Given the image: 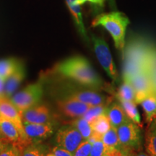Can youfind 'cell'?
Wrapping results in <instances>:
<instances>
[{
	"mask_svg": "<svg viewBox=\"0 0 156 156\" xmlns=\"http://www.w3.org/2000/svg\"><path fill=\"white\" fill-rule=\"evenodd\" d=\"M117 100L119 101L121 106L124 108L129 119H130L134 123L137 124L140 127H142V124L141 122V118H140L138 109L136 108V103L134 102V101H125L120 98H117Z\"/></svg>",
	"mask_w": 156,
	"mask_h": 156,
	"instance_id": "cell-19",
	"label": "cell"
},
{
	"mask_svg": "<svg viewBox=\"0 0 156 156\" xmlns=\"http://www.w3.org/2000/svg\"><path fill=\"white\" fill-rule=\"evenodd\" d=\"M92 41L95 54L99 63L102 66L103 69L106 71L107 75L113 80L115 82L119 81V77L114 62L113 61L108 44L103 38L95 36L94 35H92Z\"/></svg>",
	"mask_w": 156,
	"mask_h": 156,
	"instance_id": "cell-6",
	"label": "cell"
},
{
	"mask_svg": "<svg viewBox=\"0 0 156 156\" xmlns=\"http://www.w3.org/2000/svg\"><path fill=\"white\" fill-rule=\"evenodd\" d=\"M23 151L17 146L9 144L8 146L0 154V156H21Z\"/></svg>",
	"mask_w": 156,
	"mask_h": 156,
	"instance_id": "cell-29",
	"label": "cell"
},
{
	"mask_svg": "<svg viewBox=\"0 0 156 156\" xmlns=\"http://www.w3.org/2000/svg\"><path fill=\"white\" fill-rule=\"evenodd\" d=\"M129 154L125 151H121L116 148H108L103 156H129Z\"/></svg>",
	"mask_w": 156,
	"mask_h": 156,
	"instance_id": "cell-32",
	"label": "cell"
},
{
	"mask_svg": "<svg viewBox=\"0 0 156 156\" xmlns=\"http://www.w3.org/2000/svg\"><path fill=\"white\" fill-rule=\"evenodd\" d=\"M147 124L145 132V151L150 156H156V117Z\"/></svg>",
	"mask_w": 156,
	"mask_h": 156,
	"instance_id": "cell-17",
	"label": "cell"
},
{
	"mask_svg": "<svg viewBox=\"0 0 156 156\" xmlns=\"http://www.w3.org/2000/svg\"><path fill=\"white\" fill-rule=\"evenodd\" d=\"M156 45L143 37H134L124 46L123 80L142 73H147Z\"/></svg>",
	"mask_w": 156,
	"mask_h": 156,
	"instance_id": "cell-1",
	"label": "cell"
},
{
	"mask_svg": "<svg viewBox=\"0 0 156 156\" xmlns=\"http://www.w3.org/2000/svg\"><path fill=\"white\" fill-rule=\"evenodd\" d=\"M0 138H2V136H1V133H0Z\"/></svg>",
	"mask_w": 156,
	"mask_h": 156,
	"instance_id": "cell-39",
	"label": "cell"
},
{
	"mask_svg": "<svg viewBox=\"0 0 156 156\" xmlns=\"http://www.w3.org/2000/svg\"><path fill=\"white\" fill-rule=\"evenodd\" d=\"M70 125L73 126L81 134L84 140H87L93 133L90 124L83 116L75 119L70 122Z\"/></svg>",
	"mask_w": 156,
	"mask_h": 156,
	"instance_id": "cell-24",
	"label": "cell"
},
{
	"mask_svg": "<svg viewBox=\"0 0 156 156\" xmlns=\"http://www.w3.org/2000/svg\"><path fill=\"white\" fill-rule=\"evenodd\" d=\"M0 116L12 121L17 126L21 134L26 139H29L25 132L21 113L11 101L7 100L5 98H3L0 101Z\"/></svg>",
	"mask_w": 156,
	"mask_h": 156,
	"instance_id": "cell-12",
	"label": "cell"
},
{
	"mask_svg": "<svg viewBox=\"0 0 156 156\" xmlns=\"http://www.w3.org/2000/svg\"><path fill=\"white\" fill-rule=\"evenodd\" d=\"M55 156H73V154L71 153L70 152L66 151V150L61 148L59 147H55L52 151Z\"/></svg>",
	"mask_w": 156,
	"mask_h": 156,
	"instance_id": "cell-33",
	"label": "cell"
},
{
	"mask_svg": "<svg viewBox=\"0 0 156 156\" xmlns=\"http://www.w3.org/2000/svg\"><path fill=\"white\" fill-rule=\"evenodd\" d=\"M106 114L112 126L115 128L119 127L129 120V118L126 116L124 108H122L121 104H119L117 103H113L108 107Z\"/></svg>",
	"mask_w": 156,
	"mask_h": 156,
	"instance_id": "cell-16",
	"label": "cell"
},
{
	"mask_svg": "<svg viewBox=\"0 0 156 156\" xmlns=\"http://www.w3.org/2000/svg\"><path fill=\"white\" fill-rule=\"evenodd\" d=\"M122 151L130 154L142 149V134L140 127L129 119L116 128Z\"/></svg>",
	"mask_w": 156,
	"mask_h": 156,
	"instance_id": "cell-4",
	"label": "cell"
},
{
	"mask_svg": "<svg viewBox=\"0 0 156 156\" xmlns=\"http://www.w3.org/2000/svg\"><path fill=\"white\" fill-rule=\"evenodd\" d=\"M75 0H66V2L69 7L70 12H71L72 15H73L74 21H75L76 26L79 30L80 34L82 35V36L84 38L86 39L87 41V36L86 34V30H85V25H84L83 19V15H82L81 8L80 6L74 2Z\"/></svg>",
	"mask_w": 156,
	"mask_h": 156,
	"instance_id": "cell-18",
	"label": "cell"
},
{
	"mask_svg": "<svg viewBox=\"0 0 156 156\" xmlns=\"http://www.w3.org/2000/svg\"><path fill=\"white\" fill-rule=\"evenodd\" d=\"M9 143L6 140L0 138V154L2 153V151L7 147Z\"/></svg>",
	"mask_w": 156,
	"mask_h": 156,
	"instance_id": "cell-36",
	"label": "cell"
},
{
	"mask_svg": "<svg viewBox=\"0 0 156 156\" xmlns=\"http://www.w3.org/2000/svg\"><path fill=\"white\" fill-rule=\"evenodd\" d=\"M129 20L125 15L119 12L97 16L92 22L93 27L102 26L112 35L115 46L123 53L125 46V34Z\"/></svg>",
	"mask_w": 156,
	"mask_h": 156,
	"instance_id": "cell-3",
	"label": "cell"
},
{
	"mask_svg": "<svg viewBox=\"0 0 156 156\" xmlns=\"http://www.w3.org/2000/svg\"><path fill=\"white\" fill-rule=\"evenodd\" d=\"M56 105L58 111L62 114L72 119H77L83 116L85 112L91 106L86 103L70 98H64L61 100H58Z\"/></svg>",
	"mask_w": 156,
	"mask_h": 156,
	"instance_id": "cell-10",
	"label": "cell"
},
{
	"mask_svg": "<svg viewBox=\"0 0 156 156\" xmlns=\"http://www.w3.org/2000/svg\"><path fill=\"white\" fill-rule=\"evenodd\" d=\"M123 83L121 85L117 92L114 93L116 98H120L122 100L134 101H135V91L131 85V83L127 80H123Z\"/></svg>",
	"mask_w": 156,
	"mask_h": 156,
	"instance_id": "cell-25",
	"label": "cell"
},
{
	"mask_svg": "<svg viewBox=\"0 0 156 156\" xmlns=\"http://www.w3.org/2000/svg\"><path fill=\"white\" fill-rule=\"evenodd\" d=\"M93 132L103 136L112 126L106 113L97 117L92 123H90Z\"/></svg>",
	"mask_w": 156,
	"mask_h": 156,
	"instance_id": "cell-22",
	"label": "cell"
},
{
	"mask_svg": "<svg viewBox=\"0 0 156 156\" xmlns=\"http://www.w3.org/2000/svg\"><path fill=\"white\" fill-rule=\"evenodd\" d=\"M0 133L2 139L6 140L9 144L17 146L22 151L32 145V142L21 134L14 123L2 116H0Z\"/></svg>",
	"mask_w": 156,
	"mask_h": 156,
	"instance_id": "cell-7",
	"label": "cell"
},
{
	"mask_svg": "<svg viewBox=\"0 0 156 156\" xmlns=\"http://www.w3.org/2000/svg\"><path fill=\"white\" fill-rule=\"evenodd\" d=\"M65 98L75 99L90 106L109 105L111 98L93 90H76L69 93Z\"/></svg>",
	"mask_w": 156,
	"mask_h": 156,
	"instance_id": "cell-11",
	"label": "cell"
},
{
	"mask_svg": "<svg viewBox=\"0 0 156 156\" xmlns=\"http://www.w3.org/2000/svg\"><path fill=\"white\" fill-rule=\"evenodd\" d=\"M135 91L136 104H140L145 98L156 93V88L151 76L147 73H142L133 76L127 80Z\"/></svg>",
	"mask_w": 156,
	"mask_h": 156,
	"instance_id": "cell-8",
	"label": "cell"
},
{
	"mask_svg": "<svg viewBox=\"0 0 156 156\" xmlns=\"http://www.w3.org/2000/svg\"><path fill=\"white\" fill-rule=\"evenodd\" d=\"M147 73L151 76L154 85H155L156 88V48L155 51H154L151 64H150L149 67H148Z\"/></svg>",
	"mask_w": 156,
	"mask_h": 156,
	"instance_id": "cell-31",
	"label": "cell"
},
{
	"mask_svg": "<svg viewBox=\"0 0 156 156\" xmlns=\"http://www.w3.org/2000/svg\"><path fill=\"white\" fill-rule=\"evenodd\" d=\"M93 144L88 140H83L74 152L73 156H89Z\"/></svg>",
	"mask_w": 156,
	"mask_h": 156,
	"instance_id": "cell-27",
	"label": "cell"
},
{
	"mask_svg": "<svg viewBox=\"0 0 156 156\" xmlns=\"http://www.w3.org/2000/svg\"><path fill=\"white\" fill-rule=\"evenodd\" d=\"M108 105H98V106H91L88 110L83 115V118H85L90 124L92 123L97 117L100 115L106 113Z\"/></svg>",
	"mask_w": 156,
	"mask_h": 156,
	"instance_id": "cell-26",
	"label": "cell"
},
{
	"mask_svg": "<svg viewBox=\"0 0 156 156\" xmlns=\"http://www.w3.org/2000/svg\"><path fill=\"white\" fill-rule=\"evenodd\" d=\"M83 140L81 134L72 125L60 129L56 136V142L58 147L63 148L73 154Z\"/></svg>",
	"mask_w": 156,
	"mask_h": 156,
	"instance_id": "cell-9",
	"label": "cell"
},
{
	"mask_svg": "<svg viewBox=\"0 0 156 156\" xmlns=\"http://www.w3.org/2000/svg\"><path fill=\"white\" fill-rule=\"evenodd\" d=\"M140 104L145 112L146 121L149 123L156 117V93L145 98Z\"/></svg>",
	"mask_w": 156,
	"mask_h": 156,
	"instance_id": "cell-21",
	"label": "cell"
},
{
	"mask_svg": "<svg viewBox=\"0 0 156 156\" xmlns=\"http://www.w3.org/2000/svg\"><path fill=\"white\" fill-rule=\"evenodd\" d=\"M129 156H150L147 153L142 152L141 151H134L130 153Z\"/></svg>",
	"mask_w": 156,
	"mask_h": 156,
	"instance_id": "cell-37",
	"label": "cell"
},
{
	"mask_svg": "<svg viewBox=\"0 0 156 156\" xmlns=\"http://www.w3.org/2000/svg\"><path fill=\"white\" fill-rule=\"evenodd\" d=\"M21 156H45L43 152L36 146L30 145L25 147L22 152Z\"/></svg>",
	"mask_w": 156,
	"mask_h": 156,
	"instance_id": "cell-30",
	"label": "cell"
},
{
	"mask_svg": "<svg viewBox=\"0 0 156 156\" xmlns=\"http://www.w3.org/2000/svg\"><path fill=\"white\" fill-rule=\"evenodd\" d=\"M44 94V87L41 82L30 84L24 89L11 96V102L22 113L35 106L41 101Z\"/></svg>",
	"mask_w": 156,
	"mask_h": 156,
	"instance_id": "cell-5",
	"label": "cell"
},
{
	"mask_svg": "<svg viewBox=\"0 0 156 156\" xmlns=\"http://www.w3.org/2000/svg\"><path fill=\"white\" fill-rule=\"evenodd\" d=\"M3 98H5V97H3V96H2V95H0V101H1V100Z\"/></svg>",
	"mask_w": 156,
	"mask_h": 156,
	"instance_id": "cell-38",
	"label": "cell"
},
{
	"mask_svg": "<svg viewBox=\"0 0 156 156\" xmlns=\"http://www.w3.org/2000/svg\"><path fill=\"white\" fill-rule=\"evenodd\" d=\"M108 149L102 140H98L92 145L89 156H103Z\"/></svg>",
	"mask_w": 156,
	"mask_h": 156,
	"instance_id": "cell-28",
	"label": "cell"
},
{
	"mask_svg": "<svg viewBox=\"0 0 156 156\" xmlns=\"http://www.w3.org/2000/svg\"><path fill=\"white\" fill-rule=\"evenodd\" d=\"M55 71L62 77L73 80L84 86L95 89L104 87L102 79L93 69L88 60L83 56H75L59 62L56 65Z\"/></svg>",
	"mask_w": 156,
	"mask_h": 156,
	"instance_id": "cell-2",
	"label": "cell"
},
{
	"mask_svg": "<svg viewBox=\"0 0 156 156\" xmlns=\"http://www.w3.org/2000/svg\"><path fill=\"white\" fill-rule=\"evenodd\" d=\"M101 140L105 145L108 148H116V149L122 151L121 147L119 140L118 133L116 128L112 126L111 128L102 136Z\"/></svg>",
	"mask_w": 156,
	"mask_h": 156,
	"instance_id": "cell-23",
	"label": "cell"
},
{
	"mask_svg": "<svg viewBox=\"0 0 156 156\" xmlns=\"http://www.w3.org/2000/svg\"><path fill=\"white\" fill-rule=\"evenodd\" d=\"M25 77L24 65L21 63L16 70L5 80V97L9 98L12 95L21 82Z\"/></svg>",
	"mask_w": 156,
	"mask_h": 156,
	"instance_id": "cell-15",
	"label": "cell"
},
{
	"mask_svg": "<svg viewBox=\"0 0 156 156\" xmlns=\"http://www.w3.org/2000/svg\"><path fill=\"white\" fill-rule=\"evenodd\" d=\"M105 1H106V0H75V1H74V2H75V4H77V5H83L84 3L88 2L94 4V5L103 6V3H104Z\"/></svg>",
	"mask_w": 156,
	"mask_h": 156,
	"instance_id": "cell-34",
	"label": "cell"
},
{
	"mask_svg": "<svg viewBox=\"0 0 156 156\" xmlns=\"http://www.w3.org/2000/svg\"><path fill=\"white\" fill-rule=\"evenodd\" d=\"M25 134L32 143L46 139L53 133V126L50 122L45 124H33L23 122Z\"/></svg>",
	"mask_w": 156,
	"mask_h": 156,
	"instance_id": "cell-13",
	"label": "cell"
},
{
	"mask_svg": "<svg viewBox=\"0 0 156 156\" xmlns=\"http://www.w3.org/2000/svg\"><path fill=\"white\" fill-rule=\"evenodd\" d=\"M23 122L45 124L50 121V112L46 106H33L21 113Z\"/></svg>",
	"mask_w": 156,
	"mask_h": 156,
	"instance_id": "cell-14",
	"label": "cell"
},
{
	"mask_svg": "<svg viewBox=\"0 0 156 156\" xmlns=\"http://www.w3.org/2000/svg\"><path fill=\"white\" fill-rule=\"evenodd\" d=\"M22 62L17 58H9L0 60V77L6 80L16 70Z\"/></svg>",
	"mask_w": 156,
	"mask_h": 156,
	"instance_id": "cell-20",
	"label": "cell"
},
{
	"mask_svg": "<svg viewBox=\"0 0 156 156\" xmlns=\"http://www.w3.org/2000/svg\"><path fill=\"white\" fill-rule=\"evenodd\" d=\"M5 80L0 77V95L5 97Z\"/></svg>",
	"mask_w": 156,
	"mask_h": 156,
	"instance_id": "cell-35",
	"label": "cell"
}]
</instances>
